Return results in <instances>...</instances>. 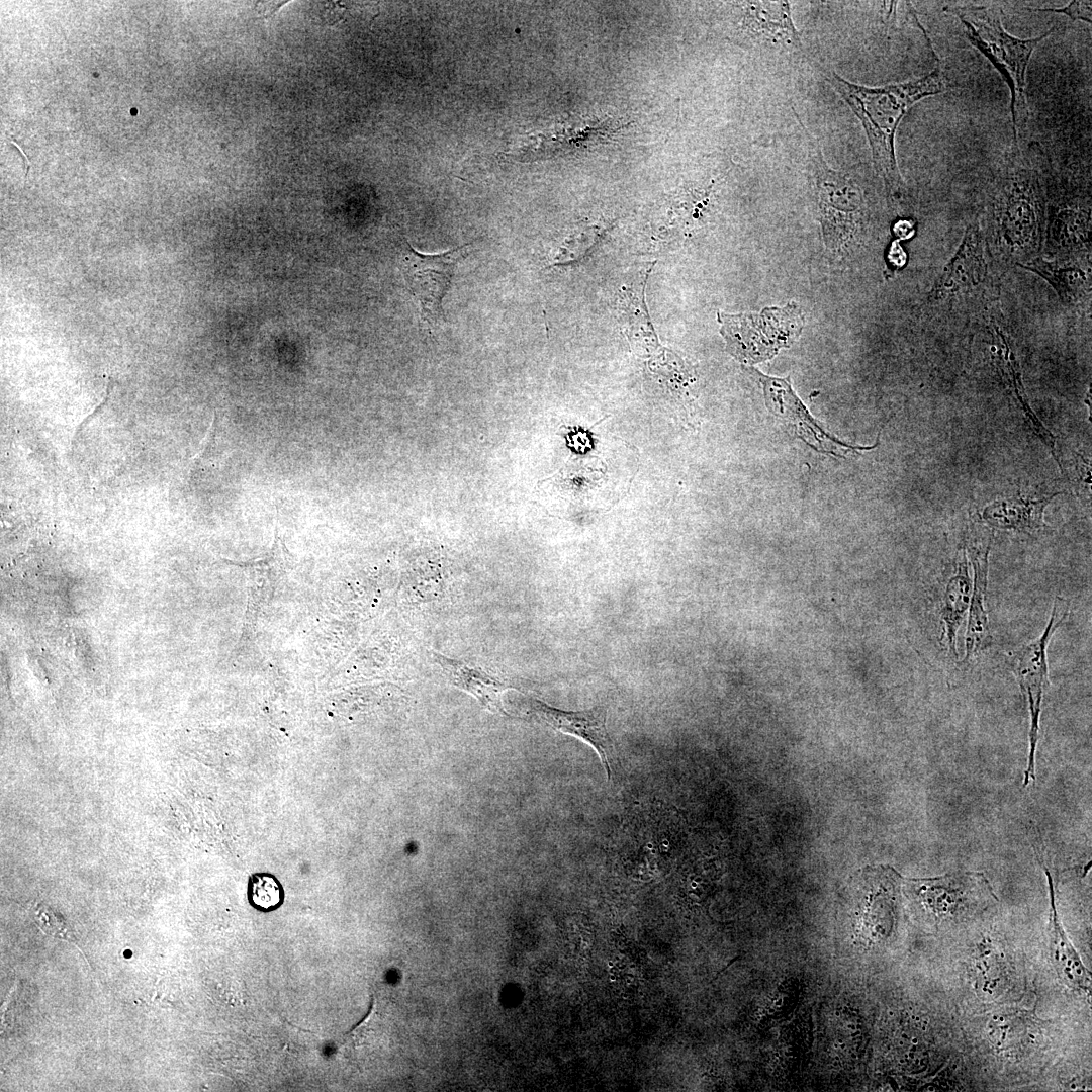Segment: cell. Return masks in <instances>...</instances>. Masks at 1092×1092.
I'll list each match as a JSON object with an SVG mask.
<instances>
[{
	"label": "cell",
	"instance_id": "6da1fadb",
	"mask_svg": "<svg viewBox=\"0 0 1092 1092\" xmlns=\"http://www.w3.org/2000/svg\"><path fill=\"white\" fill-rule=\"evenodd\" d=\"M810 64L861 122L875 168L889 191L899 190L902 179L895 154L896 132L901 120L915 103L945 91L938 60L936 67L919 79L881 87L855 84L816 61L810 60Z\"/></svg>",
	"mask_w": 1092,
	"mask_h": 1092
},
{
	"label": "cell",
	"instance_id": "7a4b0ae2",
	"mask_svg": "<svg viewBox=\"0 0 1092 1092\" xmlns=\"http://www.w3.org/2000/svg\"><path fill=\"white\" fill-rule=\"evenodd\" d=\"M993 206L999 246L1023 259L1041 246L1045 226V200L1037 170L1020 147L1009 153L999 178Z\"/></svg>",
	"mask_w": 1092,
	"mask_h": 1092
},
{
	"label": "cell",
	"instance_id": "3957f363",
	"mask_svg": "<svg viewBox=\"0 0 1092 1092\" xmlns=\"http://www.w3.org/2000/svg\"><path fill=\"white\" fill-rule=\"evenodd\" d=\"M944 12L963 24L970 42L995 67L1011 92V113L1015 147L1028 121L1026 72L1032 53L1053 29L1021 39L1009 34L1002 23V9L997 5L947 6Z\"/></svg>",
	"mask_w": 1092,
	"mask_h": 1092
},
{
	"label": "cell",
	"instance_id": "277c9868",
	"mask_svg": "<svg viewBox=\"0 0 1092 1092\" xmlns=\"http://www.w3.org/2000/svg\"><path fill=\"white\" fill-rule=\"evenodd\" d=\"M905 891L935 928L973 919L998 902L988 879L978 872L905 879Z\"/></svg>",
	"mask_w": 1092,
	"mask_h": 1092
},
{
	"label": "cell",
	"instance_id": "5b68a950",
	"mask_svg": "<svg viewBox=\"0 0 1092 1092\" xmlns=\"http://www.w3.org/2000/svg\"><path fill=\"white\" fill-rule=\"evenodd\" d=\"M805 133L824 241L826 246L839 249L862 229L867 213L863 193L849 173L828 165L817 141L806 129Z\"/></svg>",
	"mask_w": 1092,
	"mask_h": 1092
},
{
	"label": "cell",
	"instance_id": "8992f818",
	"mask_svg": "<svg viewBox=\"0 0 1092 1092\" xmlns=\"http://www.w3.org/2000/svg\"><path fill=\"white\" fill-rule=\"evenodd\" d=\"M731 32L738 43L770 60L809 62L786 1L732 3Z\"/></svg>",
	"mask_w": 1092,
	"mask_h": 1092
},
{
	"label": "cell",
	"instance_id": "52a82bcc",
	"mask_svg": "<svg viewBox=\"0 0 1092 1092\" xmlns=\"http://www.w3.org/2000/svg\"><path fill=\"white\" fill-rule=\"evenodd\" d=\"M1069 611L1070 601L1057 596L1053 603L1050 619L1042 633L1029 643L1015 649L1009 657L1010 667L1027 702L1030 717L1029 750L1023 786H1027L1035 780V750L1038 741L1041 704L1045 688L1049 686L1046 648L1055 631L1067 619Z\"/></svg>",
	"mask_w": 1092,
	"mask_h": 1092
},
{
	"label": "cell",
	"instance_id": "ba28073f",
	"mask_svg": "<svg viewBox=\"0 0 1092 1092\" xmlns=\"http://www.w3.org/2000/svg\"><path fill=\"white\" fill-rule=\"evenodd\" d=\"M762 313H720L721 333L732 354L744 362H759L772 357L800 334L802 315L795 305L784 309L766 308Z\"/></svg>",
	"mask_w": 1092,
	"mask_h": 1092
},
{
	"label": "cell",
	"instance_id": "9c48e42d",
	"mask_svg": "<svg viewBox=\"0 0 1092 1092\" xmlns=\"http://www.w3.org/2000/svg\"><path fill=\"white\" fill-rule=\"evenodd\" d=\"M466 246L439 254H424L410 244L401 258V270L411 294L420 305L422 317L431 328L444 320L442 299L450 286L456 263L465 256Z\"/></svg>",
	"mask_w": 1092,
	"mask_h": 1092
},
{
	"label": "cell",
	"instance_id": "30bf717a",
	"mask_svg": "<svg viewBox=\"0 0 1092 1092\" xmlns=\"http://www.w3.org/2000/svg\"><path fill=\"white\" fill-rule=\"evenodd\" d=\"M752 372L757 375L763 385L765 401L768 410L777 417L785 419L793 427L796 435L805 443L819 452L844 456L847 453H856L860 450H870L877 446L860 447L850 446L840 442L826 433L812 418L798 396L791 388L789 379L769 377L755 369Z\"/></svg>",
	"mask_w": 1092,
	"mask_h": 1092
},
{
	"label": "cell",
	"instance_id": "8fae6325",
	"mask_svg": "<svg viewBox=\"0 0 1092 1092\" xmlns=\"http://www.w3.org/2000/svg\"><path fill=\"white\" fill-rule=\"evenodd\" d=\"M987 270L983 233L978 223H972L929 298L934 303L963 299L982 288L987 278Z\"/></svg>",
	"mask_w": 1092,
	"mask_h": 1092
},
{
	"label": "cell",
	"instance_id": "7c38bea8",
	"mask_svg": "<svg viewBox=\"0 0 1092 1092\" xmlns=\"http://www.w3.org/2000/svg\"><path fill=\"white\" fill-rule=\"evenodd\" d=\"M529 713L551 728L573 735L590 744L600 755L608 778L614 746L606 727V709L595 707L584 711H564L547 705L538 699L529 700Z\"/></svg>",
	"mask_w": 1092,
	"mask_h": 1092
},
{
	"label": "cell",
	"instance_id": "4fadbf2b",
	"mask_svg": "<svg viewBox=\"0 0 1092 1092\" xmlns=\"http://www.w3.org/2000/svg\"><path fill=\"white\" fill-rule=\"evenodd\" d=\"M1034 853L1041 864L1050 891V956L1058 977L1074 991L1090 995L1091 976L1083 964L1072 942L1069 940L1060 921L1053 876L1042 854V842L1033 843Z\"/></svg>",
	"mask_w": 1092,
	"mask_h": 1092
},
{
	"label": "cell",
	"instance_id": "5bb4252c",
	"mask_svg": "<svg viewBox=\"0 0 1092 1092\" xmlns=\"http://www.w3.org/2000/svg\"><path fill=\"white\" fill-rule=\"evenodd\" d=\"M990 546L985 551H973L974 585L969 605L966 632V652L964 663L967 664L978 653L991 644V631L985 599L988 584V555Z\"/></svg>",
	"mask_w": 1092,
	"mask_h": 1092
},
{
	"label": "cell",
	"instance_id": "9a60e30c",
	"mask_svg": "<svg viewBox=\"0 0 1092 1092\" xmlns=\"http://www.w3.org/2000/svg\"><path fill=\"white\" fill-rule=\"evenodd\" d=\"M433 657L453 686L474 696L486 710L507 714L502 697L508 687L502 681L461 660L438 652Z\"/></svg>",
	"mask_w": 1092,
	"mask_h": 1092
},
{
	"label": "cell",
	"instance_id": "2e32d148",
	"mask_svg": "<svg viewBox=\"0 0 1092 1092\" xmlns=\"http://www.w3.org/2000/svg\"><path fill=\"white\" fill-rule=\"evenodd\" d=\"M972 595V580L969 574L966 551L957 560L953 574L945 584L940 605V620L943 632L940 641L947 648L948 654L958 658L957 633L969 609Z\"/></svg>",
	"mask_w": 1092,
	"mask_h": 1092
},
{
	"label": "cell",
	"instance_id": "e0dca14e",
	"mask_svg": "<svg viewBox=\"0 0 1092 1092\" xmlns=\"http://www.w3.org/2000/svg\"><path fill=\"white\" fill-rule=\"evenodd\" d=\"M1056 494L1042 499L1012 497L996 500L986 507L983 518L992 527L1002 530L1019 532L1037 530L1045 526L1042 518L1043 509Z\"/></svg>",
	"mask_w": 1092,
	"mask_h": 1092
},
{
	"label": "cell",
	"instance_id": "ac0fdd59",
	"mask_svg": "<svg viewBox=\"0 0 1092 1092\" xmlns=\"http://www.w3.org/2000/svg\"><path fill=\"white\" fill-rule=\"evenodd\" d=\"M1018 265L1043 277L1065 303L1080 301L1088 291L1087 275L1075 266H1064L1042 258L1029 259Z\"/></svg>",
	"mask_w": 1092,
	"mask_h": 1092
},
{
	"label": "cell",
	"instance_id": "d6986e66",
	"mask_svg": "<svg viewBox=\"0 0 1092 1092\" xmlns=\"http://www.w3.org/2000/svg\"><path fill=\"white\" fill-rule=\"evenodd\" d=\"M247 899L260 912H271L282 906L285 893L282 884L271 873L258 872L248 879Z\"/></svg>",
	"mask_w": 1092,
	"mask_h": 1092
},
{
	"label": "cell",
	"instance_id": "ffe728a7",
	"mask_svg": "<svg viewBox=\"0 0 1092 1092\" xmlns=\"http://www.w3.org/2000/svg\"><path fill=\"white\" fill-rule=\"evenodd\" d=\"M33 916L38 927L48 935L64 940H75L66 921L49 906L35 903Z\"/></svg>",
	"mask_w": 1092,
	"mask_h": 1092
},
{
	"label": "cell",
	"instance_id": "44dd1931",
	"mask_svg": "<svg viewBox=\"0 0 1092 1092\" xmlns=\"http://www.w3.org/2000/svg\"><path fill=\"white\" fill-rule=\"evenodd\" d=\"M1092 2L1091 1H1071L1067 6L1062 8H1037L1032 9L1043 12H1055L1065 14L1072 20H1083L1085 22H1092Z\"/></svg>",
	"mask_w": 1092,
	"mask_h": 1092
},
{
	"label": "cell",
	"instance_id": "7402d4cb",
	"mask_svg": "<svg viewBox=\"0 0 1092 1092\" xmlns=\"http://www.w3.org/2000/svg\"><path fill=\"white\" fill-rule=\"evenodd\" d=\"M283 3H286V2H279L278 1V2H262V3H258L257 11L259 13H261L262 16H264V17L271 16L272 14H274L283 5Z\"/></svg>",
	"mask_w": 1092,
	"mask_h": 1092
},
{
	"label": "cell",
	"instance_id": "603a6c76",
	"mask_svg": "<svg viewBox=\"0 0 1092 1092\" xmlns=\"http://www.w3.org/2000/svg\"><path fill=\"white\" fill-rule=\"evenodd\" d=\"M905 253L903 252L901 247L897 243L893 244V247L890 251L891 262L894 263V265L902 266L905 262Z\"/></svg>",
	"mask_w": 1092,
	"mask_h": 1092
}]
</instances>
